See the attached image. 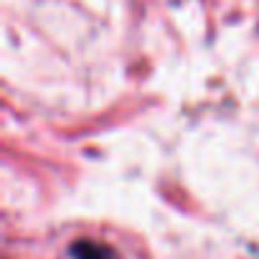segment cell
Returning a JSON list of instances; mask_svg holds the SVG:
<instances>
[{"label": "cell", "instance_id": "6da1fadb", "mask_svg": "<svg viewBox=\"0 0 259 259\" xmlns=\"http://www.w3.org/2000/svg\"><path fill=\"white\" fill-rule=\"evenodd\" d=\"M69 254H71V259H119L112 246L99 244V241H92V239L74 241L69 246Z\"/></svg>", "mask_w": 259, "mask_h": 259}]
</instances>
